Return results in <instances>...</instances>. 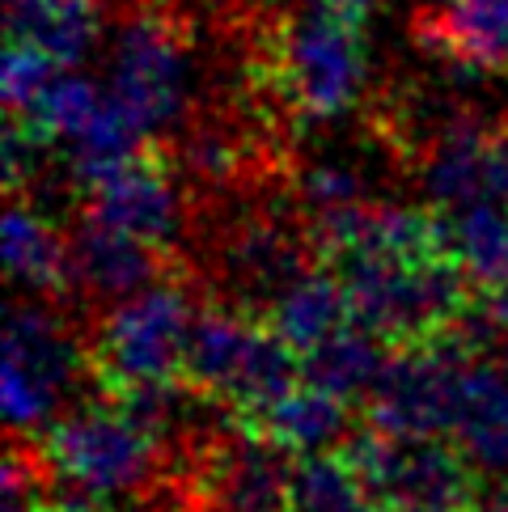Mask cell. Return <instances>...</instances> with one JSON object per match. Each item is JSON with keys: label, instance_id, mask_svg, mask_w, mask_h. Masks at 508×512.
<instances>
[{"label": "cell", "instance_id": "1", "mask_svg": "<svg viewBox=\"0 0 508 512\" xmlns=\"http://www.w3.org/2000/svg\"><path fill=\"white\" fill-rule=\"evenodd\" d=\"M365 483L373 512H475L483 500L479 462L441 436H398L360 424L339 449Z\"/></svg>", "mask_w": 508, "mask_h": 512}, {"label": "cell", "instance_id": "2", "mask_svg": "<svg viewBox=\"0 0 508 512\" xmlns=\"http://www.w3.org/2000/svg\"><path fill=\"white\" fill-rule=\"evenodd\" d=\"M111 98L140 136H161L191 115V22L178 0H132L115 39Z\"/></svg>", "mask_w": 508, "mask_h": 512}, {"label": "cell", "instance_id": "3", "mask_svg": "<svg viewBox=\"0 0 508 512\" xmlns=\"http://www.w3.org/2000/svg\"><path fill=\"white\" fill-rule=\"evenodd\" d=\"M191 326V276L161 280L119 297L85 326L89 381L98 394H115L136 381L183 373V343Z\"/></svg>", "mask_w": 508, "mask_h": 512}, {"label": "cell", "instance_id": "4", "mask_svg": "<svg viewBox=\"0 0 508 512\" xmlns=\"http://www.w3.org/2000/svg\"><path fill=\"white\" fill-rule=\"evenodd\" d=\"M34 445L47 470L94 487L102 496L144 491L166 479V445L136 419H127L111 398H98L94 407L51 424Z\"/></svg>", "mask_w": 508, "mask_h": 512}, {"label": "cell", "instance_id": "5", "mask_svg": "<svg viewBox=\"0 0 508 512\" xmlns=\"http://www.w3.org/2000/svg\"><path fill=\"white\" fill-rule=\"evenodd\" d=\"M466 347L449 331L424 343L394 347L386 369L360 402L369 424L398 436H441L453 432L462 407V386L470 369Z\"/></svg>", "mask_w": 508, "mask_h": 512}, {"label": "cell", "instance_id": "6", "mask_svg": "<svg viewBox=\"0 0 508 512\" xmlns=\"http://www.w3.org/2000/svg\"><path fill=\"white\" fill-rule=\"evenodd\" d=\"M89 377L85 335L43 301H17L5 331V415L13 432H30L60 407V398Z\"/></svg>", "mask_w": 508, "mask_h": 512}, {"label": "cell", "instance_id": "7", "mask_svg": "<svg viewBox=\"0 0 508 512\" xmlns=\"http://www.w3.org/2000/svg\"><path fill=\"white\" fill-rule=\"evenodd\" d=\"M178 182H183V174H178L174 149L161 144V136H149L144 149L115 178H106L98 191L85 195L81 212L136 233L161 250H174L187 229V208L183 195H178Z\"/></svg>", "mask_w": 508, "mask_h": 512}, {"label": "cell", "instance_id": "8", "mask_svg": "<svg viewBox=\"0 0 508 512\" xmlns=\"http://www.w3.org/2000/svg\"><path fill=\"white\" fill-rule=\"evenodd\" d=\"M195 276L191 263L174 250H161L144 237L119 225H106L98 216L77 212V225L68 233V280L72 297H132L140 288L161 280Z\"/></svg>", "mask_w": 508, "mask_h": 512}, {"label": "cell", "instance_id": "9", "mask_svg": "<svg viewBox=\"0 0 508 512\" xmlns=\"http://www.w3.org/2000/svg\"><path fill=\"white\" fill-rule=\"evenodd\" d=\"M415 39L462 72H508V0H441L415 13Z\"/></svg>", "mask_w": 508, "mask_h": 512}, {"label": "cell", "instance_id": "10", "mask_svg": "<svg viewBox=\"0 0 508 512\" xmlns=\"http://www.w3.org/2000/svg\"><path fill=\"white\" fill-rule=\"evenodd\" d=\"M492 132H496V123L479 119L475 111H462L428 144V153L420 166H415V174H420L432 208L462 212V208L483 204V199H496V191H492Z\"/></svg>", "mask_w": 508, "mask_h": 512}, {"label": "cell", "instance_id": "11", "mask_svg": "<svg viewBox=\"0 0 508 512\" xmlns=\"http://www.w3.org/2000/svg\"><path fill=\"white\" fill-rule=\"evenodd\" d=\"M259 318L242 314L238 305L208 301L199 314H191L187 343H183V377L195 394H204L212 407H225V394L242 369V356Z\"/></svg>", "mask_w": 508, "mask_h": 512}, {"label": "cell", "instance_id": "12", "mask_svg": "<svg viewBox=\"0 0 508 512\" xmlns=\"http://www.w3.org/2000/svg\"><path fill=\"white\" fill-rule=\"evenodd\" d=\"M5 263L13 284H26L34 297L68 301V237L26 199H9L5 212Z\"/></svg>", "mask_w": 508, "mask_h": 512}, {"label": "cell", "instance_id": "13", "mask_svg": "<svg viewBox=\"0 0 508 512\" xmlns=\"http://www.w3.org/2000/svg\"><path fill=\"white\" fill-rule=\"evenodd\" d=\"M250 428L271 432L280 445H288L297 457H305V453L343 449L360 424L352 419L348 398H339L331 390H318V386H305V390L297 386L288 398H280L276 407L254 419Z\"/></svg>", "mask_w": 508, "mask_h": 512}, {"label": "cell", "instance_id": "14", "mask_svg": "<svg viewBox=\"0 0 508 512\" xmlns=\"http://www.w3.org/2000/svg\"><path fill=\"white\" fill-rule=\"evenodd\" d=\"M5 26L13 43H30L56 64H77L98 39L94 0H5Z\"/></svg>", "mask_w": 508, "mask_h": 512}, {"label": "cell", "instance_id": "15", "mask_svg": "<svg viewBox=\"0 0 508 512\" xmlns=\"http://www.w3.org/2000/svg\"><path fill=\"white\" fill-rule=\"evenodd\" d=\"M453 432L479 470L508 474V377L492 360H470Z\"/></svg>", "mask_w": 508, "mask_h": 512}, {"label": "cell", "instance_id": "16", "mask_svg": "<svg viewBox=\"0 0 508 512\" xmlns=\"http://www.w3.org/2000/svg\"><path fill=\"white\" fill-rule=\"evenodd\" d=\"M267 322L305 356L310 347H318L322 339H331L335 331H343V326L352 322L348 288H343V280L331 267L318 263L271 305Z\"/></svg>", "mask_w": 508, "mask_h": 512}, {"label": "cell", "instance_id": "17", "mask_svg": "<svg viewBox=\"0 0 508 512\" xmlns=\"http://www.w3.org/2000/svg\"><path fill=\"white\" fill-rule=\"evenodd\" d=\"M394 347L365 331V326L348 322L343 331H335L331 339H322L318 347H310L305 352V386H318V390H331L339 398H360L365 402V394L373 390V381L381 377V369H386Z\"/></svg>", "mask_w": 508, "mask_h": 512}, {"label": "cell", "instance_id": "18", "mask_svg": "<svg viewBox=\"0 0 508 512\" xmlns=\"http://www.w3.org/2000/svg\"><path fill=\"white\" fill-rule=\"evenodd\" d=\"M449 225H453V250H458V259L466 263L479 292L508 284V204L483 199L475 208L449 212Z\"/></svg>", "mask_w": 508, "mask_h": 512}, {"label": "cell", "instance_id": "19", "mask_svg": "<svg viewBox=\"0 0 508 512\" xmlns=\"http://www.w3.org/2000/svg\"><path fill=\"white\" fill-rule=\"evenodd\" d=\"M293 512H373V500L339 449L305 453L293 470Z\"/></svg>", "mask_w": 508, "mask_h": 512}, {"label": "cell", "instance_id": "20", "mask_svg": "<svg viewBox=\"0 0 508 512\" xmlns=\"http://www.w3.org/2000/svg\"><path fill=\"white\" fill-rule=\"evenodd\" d=\"M102 102L106 98L85 77H51V85L43 89V94L34 98L26 111H13V115L30 119L51 140H72L89 127V119L98 115Z\"/></svg>", "mask_w": 508, "mask_h": 512}, {"label": "cell", "instance_id": "21", "mask_svg": "<svg viewBox=\"0 0 508 512\" xmlns=\"http://www.w3.org/2000/svg\"><path fill=\"white\" fill-rule=\"evenodd\" d=\"M51 77H56V60L43 56L39 47L13 43V39H9L5 72H0V81H5V106H9V111H26V106L51 85Z\"/></svg>", "mask_w": 508, "mask_h": 512}, {"label": "cell", "instance_id": "22", "mask_svg": "<svg viewBox=\"0 0 508 512\" xmlns=\"http://www.w3.org/2000/svg\"><path fill=\"white\" fill-rule=\"evenodd\" d=\"M492 191L500 204H508V119L492 132Z\"/></svg>", "mask_w": 508, "mask_h": 512}, {"label": "cell", "instance_id": "23", "mask_svg": "<svg viewBox=\"0 0 508 512\" xmlns=\"http://www.w3.org/2000/svg\"><path fill=\"white\" fill-rule=\"evenodd\" d=\"M221 5L238 13V26H246V22H259V17L280 13L284 5H293V0H221Z\"/></svg>", "mask_w": 508, "mask_h": 512}, {"label": "cell", "instance_id": "24", "mask_svg": "<svg viewBox=\"0 0 508 512\" xmlns=\"http://www.w3.org/2000/svg\"><path fill=\"white\" fill-rule=\"evenodd\" d=\"M483 309H487V318H492L500 331H508V284L483 292Z\"/></svg>", "mask_w": 508, "mask_h": 512}, {"label": "cell", "instance_id": "25", "mask_svg": "<svg viewBox=\"0 0 508 512\" xmlns=\"http://www.w3.org/2000/svg\"><path fill=\"white\" fill-rule=\"evenodd\" d=\"M475 512H508V487H496V491H483V500Z\"/></svg>", "mask_w": 508, "mask_h": 512}]
</instances>
